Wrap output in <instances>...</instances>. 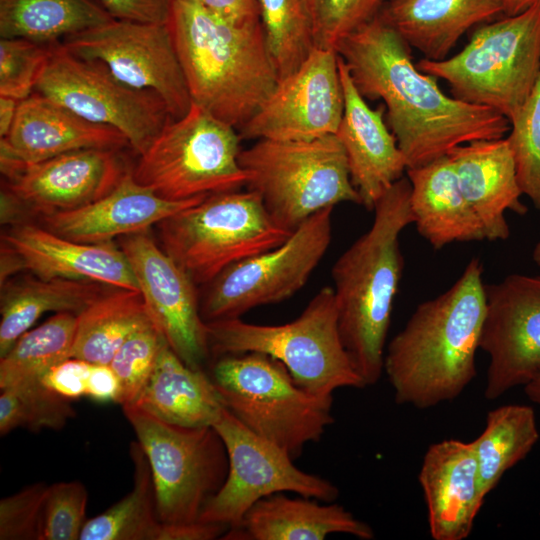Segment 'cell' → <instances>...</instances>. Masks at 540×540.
I'll list each match as a JSON object with an SVG mask.
<instances>
[{
	"label": "cell",
	"mask_w": 540,
	"mask_h": 540,
	"mask_svg": "<svg viewBox=\"0 0 540 540\" xmlns=\"http://www.w3.org/2000/svg\"><path fill=\"white\" fill-rule=\"evenodd\" d=\"M336 53L363 98L384 102L407 169L510 130L509 120L497 111L447 96L437 78L413 64L410 46L380 13L345 37Z\"/></svg>",
	"instance_id": "6da1fadb"
},
{
	"label": "cell",
	"mask_w": 540,
	"mask_h": 540,
	"mask_svg": "<svg viewBox=\"0 0 540 540\" xmlns=\"http://www.w3.org/2000/svg\"><path fill=\"white\" fill-rule=\"evenodd\" d=\"M483 265L472 258L455 283L420 303L390 341L383 370L396 403L427 409L457 398L476 376L486 313Z\"/></svg>",
	"instance_id": "7a4b0ae2"
},
{
	"label": "cell",
	"mask_w": 540,
	"mask_h": 540,
	"mask_svg": "<svg viewBox=\"0 0 540 540\" xmlns=\"http://www.w3.org/2000/svg\"><path fill=\"white\" fill-rule=\"evenodd\" d=\"M411 185L400 178L374 207L371 227L332 267L338 326L365 386L383 373L385 343L403 270L400 235L410 224Z\"/></svg>",
	"instance_id": "3957f363"
},
{
	"label": "cell",
	"mask_w": 540,
	"mask_h": 540,
	"mask_svg": "<svg viewBox=\"0 0 540 540\" xmlns=\"http://www.w3.org/2000/svg\"><path fill=\"white\" fill-rule=\"evenodd\" d=\"M168 25L192 102L239 130L279 81L261 21L237 24L173 0Z\"/></svg>",
	"instance_id": "277c9868"
},
{
	"label": "cell",
	"mask_w": 540,
	"mask_h": 540,
	"mask_svg": "<svg viewBox=\"0 0 540 540\" xmlns=\"http://www.w3.org/2000/svg\"><path fill=\"white\" fill-rule=\"evenodd\" d=\"M206 332L214 356L266 354L315 396L333 398L336 389L365 387L342 342L335 293L329 286L321 288L289 323L258 325L233 318L207 322Z\"/></svg>",
	"instance_id": "5b68a950"
},
{
	"label": "cell",
	"mask_w": 540,
	"mask_h": 540,
	"mask_svg": "<svg viewBox=\"0 0 540 540\" xmlns=\"http://www.w3.org/2000/svg\"><path fill=\"white\" fill-rule=\"evenodd\" d=\"M210 378L225 408L293 459L333 422V398L301 388L278 360L258 352L217 357Z\"/></svg>",
	"instance_id": "8992f818"
},
{
	"label": "cell",
	"mask_w": 540,
	"mask_h": 540,
	"mask_svg": "<svg viewBox=\"0 0 540 540\" xmlns=\"http://www.w3.org/2000/svg\"><path fill=\"white\" fill-rule=\"evenodd\" d=\"M416 67L448 82L454 98L491 108L509 122L540 74V1L478 28L458 54Z\"/></svg>",
	"instance_id": "52a82bcc"
},
{
	"label": "cell",
	"mask_w": 540,
	"mask_h": 540,
	"mask_svg": "<svg viewBox=\"0 0 540 540\" xmlns=\"http://www.w3.org/2000/svg\"><path fill=\"white\" fill-rule=\"evenodd\" d=\"M273 220L293 232L311 215L338 203L361 205L343 146L335 134L307 140L259 139L239 154Z\"/></svg>",
	"instance_id": "ba28073f"
},
{
	"label": "cell",
	"mask_w": 540,
	"mask_h": 540,
	"mask_svg": "<svg viewBox=\"0 0 540 540\" xmlns=\"http://www.w3.org/2000/svg\"><path fill=\"white\" fill-rule=\"evenodd\" d=\"M157 225L161 247L202 285L227 267L281 245L292 234L273 220L251 189L206 196Z\"/></svg>",
	"instance_id": "9c48e42d"
},
{
	"label": "cell",
	"mask_w": 540,
	"mask_h": 540,
	"mask_svg": "<svg viewBox=\"0 0 540 540\" xmlns=\"http://www.w3.org/2000/svg\"><path fill=\"white\" fill-rule=\"evenodd\" d=\"M241 137L233 126L191 104L170 119L131 170L133 178L173 201L240 190L250 174L239 163Z\"/></svg>",
	"instance_id": "30bf717a"
},
{
	"label": "cell",
	"mask_w": 540,
	"mask_h": 540,
	"mask_svg": "<svg viewBox=\"0 0 540 540\" xmlns=\"http://www.w3.org/2000/svg\"><path fill=\"white\" fill-rule=\"evenodd\" d=\"M122 408L149 461L160 522L199 521L228 474V454L218 432L213 426L169 423L134 405Z\"/></svg>",
	"instance_id": "8fae6325"
},
{
	"label": "cell",
	"mask_w": 540,
	"mask_h": 540,
	"mask_svg": "<svg viewBox=\"0 0 540 540\" xmlns=\"http://www.w3.org/2000/svg\"><path fill=\"white\" fill-rule=\"evenodd\" d=\"M35 91L91 122L117 129L138 155L172 119L156 93L126 85L101 62L77 57L61 42L51 45Z\"/></svg>",
	"instance_id": "7c38bea8"
},
{
	"label": "cell",
	"mask_w": 540,
	"mask_h": 540,
	"mask_svg": "<svg viewBox=\"0 0 540 540\" xmlns=\"http://www.w3.org/2000/svg\"><path fill=\"white\" fill-rule=\"evenodd\" d=\"M333 207L303 221L281 245L223 270L200 300L203 320L240 318L258 306L286 300L299 291L325 255L332 237Z\"/></svg>",
	"instance_id": "4fadbf2b"
},
{
	"label": "cell",
	"mask_w": 540,
	"mask_h": 540,
	"mask_svg": "<svg viewBox=\"0 0 540 540\" xmlns=\"http://www.w3.org/2000/svg\"><path fill=\"white\" fill-rule=\"evenodd\" d=\"M212 426L225 444L229 469L199 521L234 528L255 503L276 493L290 492L322 502L338 497L332 482L299 469L288 453L253 433L225 407Z\"/></svg>",
	"instance_id": "5bb4252c"
},
{
	"label": "cell",
	"mask_w": 540,
	"mask_h": 540,
	"mask_svg": "<svg viewBox=\"0 0 540 540\" xmlns=\"http://www.w3.org/2000/svg\"><path fill=\"white\" fill-rule=\"evenodd\" d=\"M77 57L101 62L128 86L156 93L172 119L192 100L168 23L113 19L61 41Z\"/></svg>",
	"instance_id": "9a60e30c"
},
{
	"label": "cell",
	"mask_w": 540,
	"mask_h": 540,
	"mask_svg": "<svg viewBox=\"0 0 540 540\" xmlns=\"http://www.w3.org/2000/svg\"><path fill=\"white\" fill-rule=\"evenodd\" d=\"M480 349L489 356L484 395L494 400L540 373V276L485 285Z\"/></svg>",
	"instance_id": "2e32d148"
},
{
	"label": "cell",
	"mask_w": 540,
	"mask_h": 540,
	"mask_svg": "<svg viewBox=\"0 0 540 540\" xmlns=\"http://www.w3.org/2000/svg\"><path fill=\"white\" fill-rule=\"evenodd\" d=\"M343 111L338 55L315 47L297 70L278 81L238 133L241 139H313L335 134Z\"/></svg>",
	"instance_id": "e0dca14e"
},
{
	"label": "cell",
	"mask_w": 540,
	"mask_h": 540,
	"mask_svg": "<svg viewBox=\"0 0 540 540\" xmlns=\"http://www.w3.org/2000/svg\"><path fill=\"white\" fill-rule=\"evenodd\" d=\"M151 321L173 351L193 369L210 352L196 284L147 232L120 238Z\"/></svg>",
	"instance_id": "ac0fdd59"
},
{
	"label": "cell",
	"mask_w": 540,
	"mask_h": 540,
	"mask_svg": "<svg viewBox=\"0 0 540 540\" xmlns=\"http://www.w3.org/2000/svg\"><path fill=\"white\" fill-rule=\"evenodd\" d=\"M119 149L88 148L27 164L6 180L25 216L69 211L110 193L131 170Z\"/></svg>",
	"instance_id": "d6986e66"
},
{
	"label": "cell",
	"mask_w": 540,
	"mask_h": 540,
	"mask_svg": "<svg viewBox=\"0 0 540 540\" xmlns=\"http://www.w3.org/2000/svg\"><path fill=\"white\" fill-rule=\"evenodd\" d=\"M338 66L344 111L335 135L346 153L361 205L373 210L386 191L403 177L407 164L395 136L384 122L385 106L372 109L355 87L339 56Z\"/></svg>",
	"instance_id": "ffe728a7"
},
{
	"label": "cell",
	"mask_w": 540,
	"mask_h": 540,
	"mask_svg": "<svg viewBox=\"0 0 540 540\" xmlns=\"http://www.w3.org/2000/svg\"><path fill=\"white\" fill-rule=\"evenodd\" d=\"M418 480L434 540H464L474 525L485 495L472 442L446 439L429 446Z\"/></svg>",
	"instance_id": "44dd1931"
},
{
	"label": "cell",
	"mask_w": 540,
	"mask_h": 540,
	"mask_svg": "<svg viewBox=\"0 0 540 540\" xmlns=\"http://www.w3.org/2000/svg\"><path fill=\"white\" fill-rule=\"evenodd\" d=\"M2 242L20 256L26 270L39 278L94 281L139 291L127 256L113 241L77 242L23 222L4 233Z\"/></svg>",
	"instance_id": "7402d4cb"
},
{
	"label": "cell",
	"mask_w": 540,
	"mask_h": 540,
	"mask_svg": "<svg viewBox=\"0 0 540 540\" xmlns=\"http://www.w3.org/2000/svg\"><path fill=\"white\" fill-rule=\"evenodd\" d=\"M206 196L173 201L139 184L128 172L107 195L77 209L39 217L43 227L67 239L83 243H105L114 238L147 232L178 211Z\"/></svg>",
	"instance_id": "603a6c76"
},
{
	"label": "cell",
	"mask_w": 540,
	"mask_h": 540,
	"mask_svg": "<svg viewBox=\"0 0 540 540\" xmlns=\"http://www.w3.org/2000/svg\"><path fill=\"white\" fill-rule=\"evenodd\" d=\"M126 146L117 129L91 122L36 91L20 101L12 129L0 141V149L25 164L80 149Z\"/></svg>",
	"instance_id": "cb8c5ba5"
},
{
	"label": "cell",
	"mask_w": 540,
	"mask_h": 540,
	"mask_svg": "<svg viewBox=\"0 0 540 540\" xmlns=\"http://www.w3.org/2000/svg\"><path fill=\"white\" fill-rule=\"evenodd\" d=\"M460 188L480 219L486 239L506 240L510 235L506 211L527 213L517 178L514 155L507 138L475 140L447 154Z\"/></svg>",
	"instance_id": "d4e9b609"
},
{
	"label": "cell",
	"mask_w": 540,
	"mask_h": 540,
	"mask_svg": "<svg viewBox=\"0 0 540 540\" xmlns=\"http://www.w3.org/2000/svg\"><path fill=\"white\" fill-rule=\"evenodd\" d=\"M284 493L272 494L255 503L241 523L229 528L222 539L234 540H323L334 533L371 540L370 525L333 502Z\"/></svg>",
	"instance_id": "484cf974"
},
{
	"label": "cell",
	"mask_w": 540,
	"mask_h": 540,
	"mask_svg": "<svg viewBox=\"0 0 540 540\" xmlns=\"http://www.w3.org/2000/svg\"><path fill=\"white\" fill-rule=\"evenodd\" d=\"M413 224L435 249L486 239L480 219L465 198L448 155L406 170Z\"/></svg>",
	"instance_id": "4316f807"
},
{
	"label": "cell",
	"mask_w": 540,
	"mask_h": 540,
	"mask_svg": "<svg viewBox=\"0 0 540 540\" xmlns=\"http://www.w3.org/2000/svg\"><path fill=\"white\" fill-rule=\"evenodd\" d=\"M379 11L410 46L443 60L474 25L503 13L501 0H390Z\"/></svg>",
	"instance_id": "83f0119b"
},
{
	"label": "cell",
	"mask_w": 540,
	"mask_h": 540,
	"mask_svg": "<svg viewBox=\"0 0 540 540\" xmlns=\"http://www.w3.org/2000/svg\"><path fill=\"white\" fill-rule=\"evenodd\" d=\"M133 405L163 421L194 427L212 426L225 407L210 376L187 366L166 339Z\"/></svg>",
	"instance_id": "f1b7e54d"
},
{
	"label": "cell",
	"mask_w": 540,
	"mask_h": 540,
	"mask_svg": "<svg viewBox=\"0 0 540 540\" xmlns=\"http://www.w3.org/2000/svg\"><path fill=\"white\" fill-rule=\"evenodd\" d=\"M117 288L94 281L42 279L8 280L1 286L0 357L47 312L80 313L100 296Z\"/></svg>",
	"instance_id": "f546056e"
},
{
	"label": "cell",
	"mask_w": 540,
	"mask_h": 540,
	"mask_svg": "<svg viewBox=\"0 0 540 540\" xmlns=\"http://www.w3.org/2000/svg\"><path fill=\"white\" fill-rule=\"evenodd\" d=\"M113 19L95 0H0L1 38L51 44Z\"/></svg>",
	"instance_id": "4dcf8cb0"
},
{
	"label": "cell",
	"mask_w": 540,
	"mask_h": 540,
	"mask_svg": "<svg viewBox=\"0 0 540 540\" xmlns=\"http://www.w3.org/2000/svg\"><path fill=\"white\" fill-rule=\"evenodd\" d=\"M149 320L140 291L114 288L77 314L71 357L109 364L129 335Z\"/></svg>",
	"instance_id": "1f68e13d"
},
{
	"label": "cell",
	"mask_w": 540,
	"mask_h": 540,
	"mask_svg": "<svg viewBox=\"0 0 540 540\" xmlns=\"http://www.w3.org/2000/svg\"><path fill=\"white\" fill-rule=\"evenodd\" d=\"M133 487L99 515L87 519L79 540H160L155 488L147 456L138 441L130 444Z\"/></svg>",
	"instance_id": "d6a6232c"
},
{
	"label": "cell",
	"mask_w": 540,
	"mask_h": 540,
	"mask_svg": "<svg viewBox=\"0 0 540 540\" xmlns=\"http://www.w3.org/2000/svg\"><path fill=\"white\" fill-rule=\"evenodd\" d=\"M538 440L532 407L508 404L488 412L484 430L472 441L485 497L507 470L529 454Z\"/></svg>",
	"instance_id": "836d02e7"
},
{
	"label": "cell",
	"mask_w": 540,
	"mask_h": 540,
	"mask_svg": "<svg viewBox=\"0 0 540 540\" xmlns=\"http://www.w3.org/2000/svg\"><path fill=\"white\" fill-rule=\"evenodd\" d=\"M77 314L60 312L26 331L0 357V389L41 380L56 364L71 357Z\"/></svg>",
	"instance_id": "e575fe53"
},
{
	"label": "cell",
	"mask_w": 540,
	"mask_h": 540,
	"mask_svg": "<svg viewBox=\"0 0 540 540\" xmlns=\"http://www.w3.org/2000/svg\"><path fill=\"white\" fill-rule=\"evenodd\" d=\"M257 4L280 80L297 70L315 48L307 0H257Z\"/></svg>",
	"instance_id": "d590c367"
},
{
	"label": "cell",
	"mask_w": 540,
	"mask_h": 540,
	"mask_svg": "<svg viewBox=\"0 0 540 540\" xmlns=\"http://www.w3.org/2000/svg\"><path fill=\"white\" fill-rule=\"evenodd\" d=\"M76 416L70 401L48 389L41 380L1 389L0 434L22 427L33 432L60 430Z\"/></svg>",
	"instance_id": "8d00e7d4"
},
{
	"label": "cell",
	"mask_w": 540,
	"mask_h": 540,
	"mask_svg": "<svg viewBox=\"0 0 540 540\" xmlns=\"http://www.w3.org/2000/svg\"><path fill=\"white\" fill-rule=\"evenodd\" d=\"M510 125L507 139L514 155L520 189L540 211V74Z\"/></svg>",
	"instance_id": "74e56055"
},
{
	"label": "cell",
	"mask_w": 540,
	"mask_h": 540,
	"mask_svg": "<svg viewBox=\"0 0 540 540\" xmlns=\"http://www.w3.org/2000/svg\"><path fill=\"white\" fill-rule=\"evenodd\" d=\"M165 337L149 320L118 348L109 365L121 387L119 404L133 405L148 382Z\"/></svg>",
	"instance_id": "f35d334b"
},
{
	"label": "cell",
	"mask_w": 540,
	"mask_h": 540,
	"mask_svg": "<svg viewBox=\"0 0 540 540\" xmlns=\"http://www.w3.org/2000/svg\"><path fill=\"white\" fill-rule=\"evenodd\" d=\"M387 0H307L315 47L336 51L338 44L379 13Z\"/></svg>",
	"instance_id": "ab89813d"
},
{
	"label": "cell",
	"mask_w": 540,
	"mask_h": 540,
	"mask_svg": "<svg viewBox=\"0 0 540 540\" xmlns=\"http://www.w3.org/2000/svg\"><path fill=\"white\" fill-rule=\"evenodd\" d=\"M51 44L23 38L0 39V96L29 97L47 62Z\"/></svg>",
	"instance_id": "60d3db41"
},
{
	"label": "cell",
	"mask_w": 540,
	"mask_h": 540,
	"mask_svg": "<svg viewBox=\"0 0 540 540\" xmlns=\"http://www.w3.org/2000/svg\"><path fill=\"white\" fill-rule=\"evenodd\" d=\"M88 493L80 481L48 486L42 509V540H79L87 521Z\"/></svg>",
	"instance_id": "b9f144b4"
},
{
	"label": "cell",
	"mask_w": 540,
	"mask_h": 540,
	"mask_svg": "<svg viewBox=\"0 0 540 540\" xmlns=\"http://www.w3.org/2000/svg\"><path fill=\"white\" fill-rule=\"evenodd\" d=\"M48 485L37 482L0 501L1 540H42V509Z\"/></svg>",
	"instance_id": "7bdbcfd3"
},
{
	"label": "cell",
	"mask_w": 540,
	"mask_h": 540,
	"mask_svg": "<svg viewBox=\"0 0 540 540\" xmlns=\"http://www.w3.org/2000/svg\"><path fill=\"white\" fill-rule=\"evenodd\" d=\"M91 364L79 358H67L50 368L41 382L60 397L70 402L77 400L86 396Z\"/></svg>",
	"instance_id": "ee69618b"
},
{
	"label": "cell",
	"mask_w": 540,
	"mask_h": 540,
	"mask_svg": "<svg viewBox=\"0 0 540 540\" xmlns=\"http://www.w3.org/2000/svg\"><path fill=\"white\" fill-rule=\"evenodd\" d=\"M114 19L166 24L173 0H95Z\"/></svg>",
	"instance_id": "f6af8a7d"
},
{
	"label": "cell",
	"mask_w": 540,
	"mask_h": 540,
	"mask_svg": "<svg viewBox=\"0 0 540 540\" xmlns=\"http://www.w3.org/2000/svg\"><path fill=\"white\" fill-rule=\"evenodd\" d=\"M119 379L109 364L92 363L87 380L86 396L98 403H119Z\"/></svg>",
	"instance_id": "bcb514c9"
},
{
	"label": "cell",
	"mask_w": 540,
	"mask_h": 540,
	"mask_svg": "<svg viewBox=\"0 0 540 540\" xmlns=\"http://www.w3.org/2000/svg\"><path fill=\"white\" fill-rule=\"evenodd\" d=\"M237 23L247 24L259 21L257 0H187Z\"/></svg>",
	"instance_id": "7dc6e473"
},
{
	"label": "cell",
	"mask_w": 540,
	"mask_h": 540,
	"mask_svg": "<svg viewBox=\"0 0 540 540\" xmlns=\"http://www.w3.org/2000/svg\"><path fill=\"white\" fill-rule=\"evenodd\" d=\"M229 526L221 523H207L197 521L185 525H164L160 540H214L221 538L228 531Z\"/></svg>",
	"instance_id": "c3c4849f"
},
{
	"label": "cell",
	"mask_w": 540,
	"mask_h": 540,
	"mask_svg": "<svg viewBox=\"0 0 540 540\" xmlns=\"http://www.w3.org/2000/svg\"><path fill=\"white\" fill-rule=\"evenodd\" d=\"M24 268L20 256L7 244L1 242V286L6 283L9 277Z\"/></svg>",
	"instance_id": "681fc988"
},
{
	"label": "cell",
	"mask_w": 540,
	"mask_h": 540,
	"mask_svg": "<svg viewBox=\"0 0 540 540\" xmlns=\"http://www.w3.org/2000/svg\"><path fill=\"white\" fill-rule=\"evenodd\" d=\"M20 101L8 96H0V136L6 137L14 124Z\"/></svg>",
	"instance_id": "f907efd6"
},
{
	"label": "cell",
	"mask_w": 540,
	"mask_h": 540,
	"mask_svg": "<svg viewBox=\"0 0 540 540\" xmlns=\"http://www.w3.org/2000/svg\"><path fill=\"white\" fill-rule=\"evenodd\" d=\"M540 0H501L503 5V14L505 16H514L520 14Z\"/></svg>",
	"instance_id": "816d5d0a"
},
{
	"label": "cell",
	"mask_w": 540,
	"mask_h": 540,
	"mask_svg": "<svg viewBox=\"0 0 540 540\" xmlns=\"http://www.w3.org/2000/svg\"><path fill=\"white\" fill-rule=\"evenodd\" d=\"M524 392L530 401L540 407V373L524 385Z\"/></svg>",
	"instance_id": "f5cc1de1"
},
{
	"label": "cell",
	"mask_w": 540,
	"mask_h": 540,
	"mask_svg": "<svg viewBox=\"0 0 540 540\" xmlns=\"http://www.w3.org/2000/svg\"><path fill=\"white\" fill-rule=\"evenodd\" d=\"M532 257H533V260H534L535 264L540 268V239L538 240V242L534 246V249H533V252H532Z\"/></svg>",
	"instance_id": "db71d44e"
},
{
	"label": "cell",
	"mask_w": 540,
	"mask_h": 540,
	"mask_svg": "<svg viewBox=\"0 0 540 540\" xmlns=\"http://www.w3.org/2000/svg\"><path fill=\"white\" fill-rule=\"evenodd\" d=\"M387 1H390V0H387Z\"/></svg>",
	"instance_id": "11a10c76"
}]
</instances>
